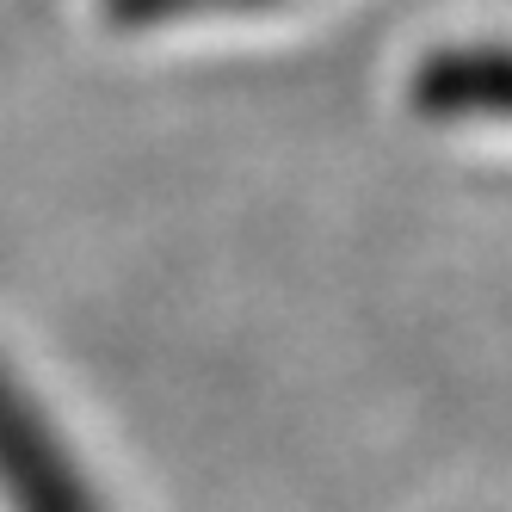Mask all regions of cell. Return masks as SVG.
Returning <instances> with one entry per match:
<instances>
[{
	"instance_id": "obj_1",
	"label": "cell",
	"mask_w": 512,
	"mask_h": 512,
	"mask_svg": "<svg viewBox=\"0 0 512 512\" xmlns=\"http://www.w3.org/2000/svg\"><path fill=\"white\" fill-rule=\"evenodd\" d=\"M0 512H99L50 408L0 358Z\"/></svg>"
}]
</instances>
